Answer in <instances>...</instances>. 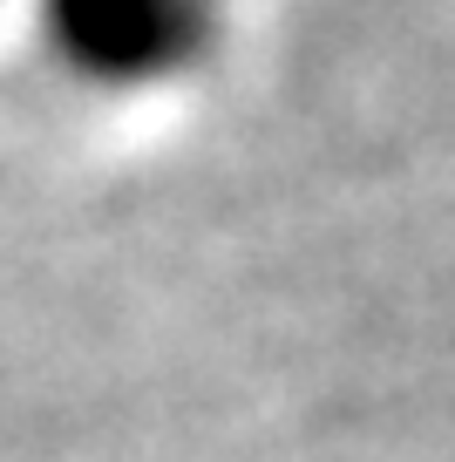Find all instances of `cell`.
Listing matches in <instances>:
<instances>
[{
	"mask_svg": "<svg viewBox=\"0 0 455 462\" xmlns=\"http://www.w3.org/2000/svg\"><path fill=\"white\" fill-rule=\"evenodd\" d=\"M55 21L102 75H150L198 42V0H55Z\"/></svg>",
	"mask_w": 455,
	"mask_h": 462,
	"instance_id": "obj_1",
	"label": "cell"
}]
</instances>
